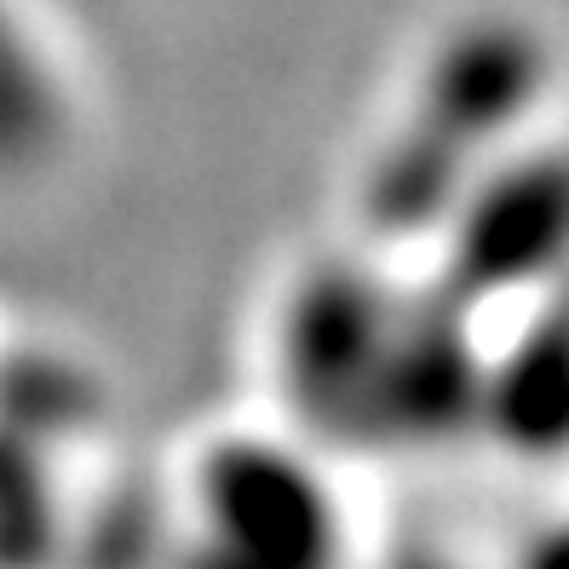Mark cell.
<instances>
[{"label": "cell", "mask_w": 569, "mask_h": 569, "mask_svg": "<svg viewBox=\"0 0 569 569\" xmlns=\"http://www.w3.org/2000/svg\"><path fill=\"white\" fill-rule=\"evenodd\" d=\"M92 92L52 0H0V208L70 173Z\"/></svg>", "instance_id": "7a4b0ae2"}, {"label": "cell", "mask_w": 569, "mask_h": 569, "mask_svg": "<svg viewBox=\"0 0 569 569\" xmlns=\"http://www.w3.org/2000/svg\"><path fill=\"white\" fill-rule=\"evenodd\" d=\"M184 518L196 569H340L346 529L299 449H202Z\"/></svg>", "instance_id": "6da1fadb"}]
</instances>
